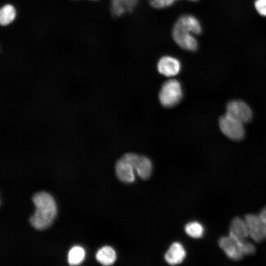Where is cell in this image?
I'll list each match as a JSON object with an SVG mask.
<instances>
[{
    "mask_svg": "<svg viewBox=\"0 0 266 266\" xmlns=\"http://www.w3.org/2000/svg\"><path fill=\"white\" fill-rule=\"evenodd\" d=\"M35 211L30 219L31 225L39 230H44L52 223L57 213L53 198L46 192H40L32 197Z\"/></svg>",
    "mask_w": 266,
    "mask_h": 266,
    "instance_id": "6da1fadb",
    "label": "cell"
},
{
    "mask_svg": "<svg viewBox=\"0 0 266 266\" xmlns=\"http://www.w3.org/2000/svg\"><path fill=\"white\" fill-rule=\"evenodd\" d=\"M218 245L226 255L233 261L241 260L244 256L255 253L256 248L251 243L240 240L229 234L221 237Z\"/></svg>",
    "mask_w": 266,
    "mask_h": 266,
    "instance_id": "7a4b0ae2",
    "label": "cell"
},
{
    "mask_svg": "<svg viewBox=\"0 0 266 266\" xmlns=\"http://www.w3.org/2000/svg\"><path fill=\"white\" fill-rule=\"evenodd\" d=\"M139 155L128 153L123 155L115 166L118 179L124 183H133L135 180V166Z\"/></svg>",
    "mask_w": 266,
    "mask_h": 266,
    "instance_id": "3957f363",
    "label": "cell"
},
{
    "mask_svg": "<svg viewBox=\"0 0 266 266\" xmlns=\"http://www.w3.org/2000/svg\"><path fill=\"white\" fill-rule=\"evenodd\" d=\"M183 97V91L180 82L175 79L166 81L162 85L159 94L161 103L166 107L177 104Z\"/></svg>",
    "mask_w": 266,
    "mask_h": 266,
    "instance_id": "277c9868",
    "label": "cell"
},
{
    "mask_svg": "<svg viewBox=\"0 0 266 266\" xmlns=\"http://www.w3.org/2000/svg\"><path fill=\"white\" fill-rule=\"evenodd\" d=\"M244 124L227 113L221 116L218 120L221 132L228 138L234 141H239L244 137L245 131Z\"/></svg>",
    "mask_w": 266,
    "mask_h": 266,
    "instance_id": "5b68a950",
    "label": "cell"
},
{
    "mask_svg": "<svg viewBox=\"0 0 266 266\" xmlns=\"http://www.w3.org/2000/svg\"><path fill=\"white\" fill-rule=\"evenodd\" d=\"M226 113L243 124L249 122L253 116L251 107L245 101L239 99H233L228 102Z\"/></svg>",
    "mask_w": 266,
    "mask_h": 266,
    "instance_id": "8992f818",
    "label": "cell"
},
{
    "mask_svg": "<svg viewBox=\"0 0 266 266\" xmlns=\"http://www.w3.org/2000/svg\"><path fill=\"white\" fill-rule=\"evenodd\" d=\"M249 236L256 242H260L266 239V226L259 215L247 214L245 217Z\"/></svg>",
    "mask_w": 266,
    "mask_h": 266,
    "instance_id": "52a82bcc",
    "label": "cell"
},
{
    "mask_svg": "<svg viewBox=\"0 0 266 266\" xmlns=\"http://www.w3.org/2000/svg\"><path fill=\"white\" fill-rule=\"evenodd\" d=\"M172 37L174 42L181 49L189 52H195L199 43L194 34L172 27Z\"/></svg>",
    "mask_w": 266,
    "mask_h": 266,
    "instance_id": "ba28073f",
    "label": "cell"
},
{
    "mask_svg": "<svg viewBox=\"0 0 266 266\" xmlns=\"http://www.w3.org/2000/svg\"><path fill=\"white\" fill-rule=\"evenodd\" d=\"M173 27L196 35L200 34L202 30L199 19L190 14L180 15L177 19Z\"/></svg>",
    "mask_w": 266,
    "mask_h": 266,
    "instance_id": "9c48e42d",
    "label": "cell"
},
{
    "mask_svg": "<svg viewBox=\"0 0 266 266\" xmlns=\"http://www.w3.org/2000/svg\"><path fill=\"white\" fill-rule=\"evenodd\" d=\"M157 69L161 74L172 77L180 71L181 63L180 60L175 57L165 55L159 59L157 63Z\"/></svg>",
    "mask_w": 266,
    "mask_h": 266,
    "instance_id": "30bf717a",
    "label": "cell"
},
{
    "mask_svg": "<svg viewBox=\"0 0 266 266\" xmlns=\"http://www.w3.org/2000/svg\"><path fill=\"white\" fill-rule=\"evenodd\" d=\"M141 0H111L110 10L115 17L132 12Z\"/></svg>",
    "mask_w": 266,
    "mask_h": 266,
    "instance_id": "8fae6325",
    "label": "cell"
},
{
    "mask_svg": "<svg viewBox=\"0 0 266 266\" xmlns=\"http://www.w3.org/2000/svg\"><path fill=\"white\" fill-rule=\"evenodd\" d=\"M186 255L183 245L178 242H173L169 247L165 255L166 261L170 265L181 263Z\"/></svg>",
    "mask_w": 266,
    "mask_h": 266,
    "instance_id": "7c38bea8",
    "label": "cell"
},
{
    "mask_svg": "<svg viewBox=\"0 0 266 266\" xmlns=\"http://www.w3.org/2000/svg\"><path fill=\"white\" fill-rule=\"evenodd\" d=\"M229 234L242 240H245L249 235L246 222L239 217H234L231 223Z\"/></svg>",
    "mask_w": 266,
    "mask_h": 266,
    "instance_id": "4fadbf2b",
    "label": "cell"
},
{
    "mask_svg": "<svg viewBox=\"0 0 266 266\" xmlns=\"http://www.w3.org/2000/svg\"><path fill=\"white\" fill-rule=\"evenodd\" d=\"M96 258L101 265L110 266L115 262L116 254L113 248L109 246H105L98 251Z\"/></svg>",
    "mask_w": 266,
    "mask_h": 266,
    "instance_id": "5bb4252c",
    "label": "cell"
},
{
    "mask_svg": "<svg viewBox=\"0 0 266 266\" xmlns=\"http://www.w3.org/2000/svg\"><path fill=\"white\" fill-rule=\"evenodd\" d=\"M152 165L151 161L146 157L139 156L136 166V173L142 179H148L152 172Z\"/></svg>",
    "mask_w": 266,
    "mask_h": 266,
    "instance_id": "9a60e30c",
    "label": "cell"
},
{
    "mask_svg": "<svg viewBox=\"0 0 266 266\" xmlns=\"http://www.w3.org/2000/svg\"><path fill=\"white\" fill-rule=\"evenodd\" d=\"M16 12L14 7L10 4L3 5L0 10V23L6 26L14 21Z\"/></svg>",
    "mask_w": 266,
    "mask_h": 266,
    "instance_id": "2e32d148",
    "label": "cell"
},
{
    "mask_svg": "<svg viewBox=\"0 0 266 266\" xmlns=\"http://www.w3.org/2000/svg\"><path fill=\"white\" fill-rule=\"evenodd\" d=\"M185 231L189 236L194 238H200L204 234V228L201 223L193 221L186 225Z\"/></svg>",
    "mask_w": 266,
    "mask_h": 266,
    "instance_id": "e0dca14e",
    "label": "cell"
},
{
    "mask_svg": "<svg viewBox=\"0 0 266 266\" xmlns=\"http://www.w3.org/2000/svg\"><path fill=\"white\" fill-rule=\"evenodd\" d=\"M84 250L80 246L73 247L68 254V263L70 265L74 266L80 264L85 257Z\"/></svg>",
    "mask_w": 266,
    "mask_h": 266,
    "instance_id": "ac0fdd59",
    "label": "cell"
},
{
    "mask_svg": "<svg viewBox=\"0 0 266 266\" xmlns=\"http://www.w3.org/2000/svg\"><path fill=\"white\" fill-rule=\"evenodd\" d=\"M180 0H149L150 5L155 9H164L169 7ZM197 1L198 0H187Z\"/></svg>",
    "mask_w": 266,
    "mask_h": 266,
    "instance_id": "d6986e66",
    "label": "cell"
},
{
    "mask_svg": "<svg viewBox=\"0 0 266 266\" xmlns=\"http://www.w3.org/2000/svg\"><path fill=\"white\" fill-rule=\"evenodd\" d=\"M254 6L260 15L266 17V0H256Z\"/></svg>",
    "mask_w": 266,
    "mask_h": 266,
    "instance_id": "ffe728a7",
    "label": "cell"
},
{
    "mask_svg": "<svg viewBox=\"0 0 266 266\" xmlns=\"http://www.w3.org/2000/svg\"><path fill=\"white\" fill-rule=\"evenodd\" d=\"M262 221L266 226V206L264 207L259 215Z\"/></svg>",
    "mask_w": 266,
    "mask_h": 266,
    "instance_id": "44dd1931",
    "label": "cell"
},
{
    "mask_svg": "<svg viewBox=\"0 0 266 266\" xmlns=\"http://www.w3.org/2000/svg\"></svg>",
    "mask_w": 266,
    "mask_h": 266,
    "instance_id": "7402d4cb",
    "label": "cell"
}]
</instances>
